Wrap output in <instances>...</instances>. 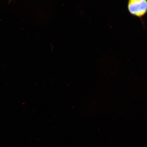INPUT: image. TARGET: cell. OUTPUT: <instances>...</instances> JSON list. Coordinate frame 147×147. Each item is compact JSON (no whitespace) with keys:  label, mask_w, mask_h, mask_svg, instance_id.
Instances as JSON below:
<instances>
[{"label":"cell","mask_w":147,"mask_h":147,"mask_svg":"<svg viewBox=\"0 0 147 147\" xmlns=\"http://www.w3.org/2000/svg\"><path fill=\"white\" fill-rule=\"evenodd\" d=\"M127 9L131 15L142 18L147 13V0H128Z\"/></svg>","instance_id":"obj_1"}]
</instances>
